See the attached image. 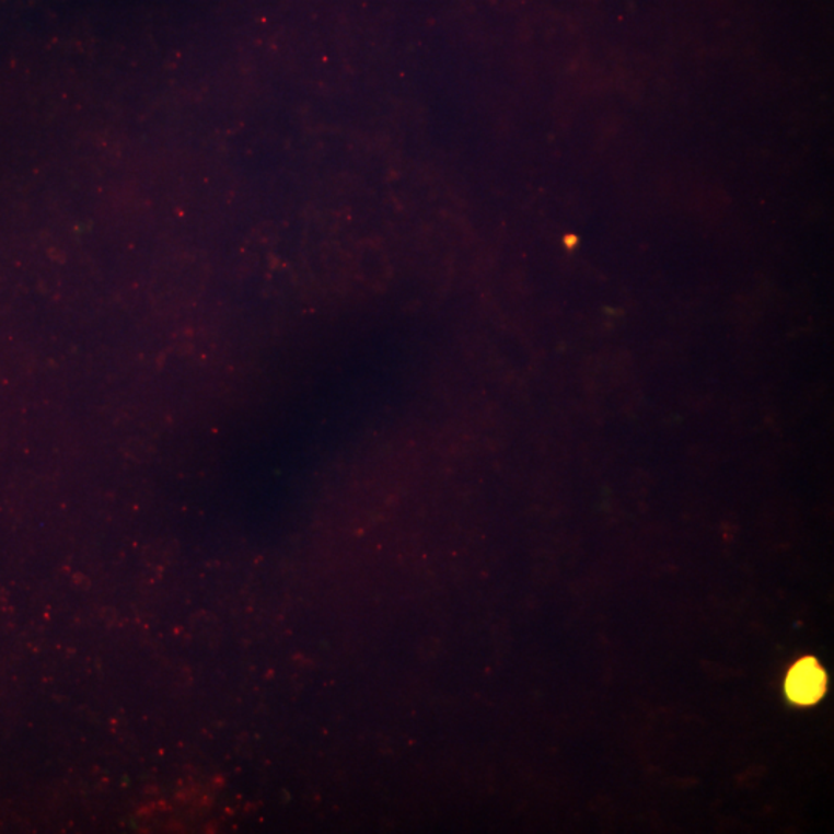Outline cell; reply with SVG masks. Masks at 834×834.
Returning <instances> with one entry per match:
<instances>
[{
	"mask_svg": "<svg viewBox=\"0 0 834 834\" xmlns=\"http://www.w3.org/2000/svg\"><path fill=\"white\" fill-rule=\"evenodd\" d=\"M785 690L795 704H816L826 690L825 672L813 657H807L791 668Z\"/></svg>",
	"mask_w": 834,
	"mask_h": 834,
	"instance_id": "cell-1",
	"label": "cell"
}]
</instances>
